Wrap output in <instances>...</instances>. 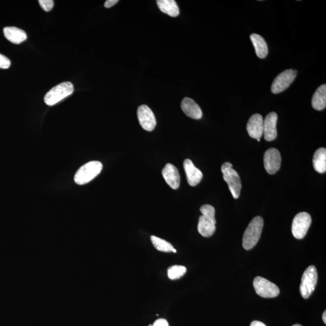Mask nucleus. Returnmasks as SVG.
Returning <instances> with one entry per match:
<instances>
[{
    "instance_id": "8",
    "label": "nucleus",
    "mask_w": 326,
    "mask_h": 326,
    "mask_svg": "<svg viewBox=\"0 0 326 326\" xmlns=\"http://www.w3.org/2000/svg\"><path fill=\"white\" fill-rule=\"evenodd\" d=\"M253 286L256 293L264 298H274L280 294L279 288L277 285L259 276L254 278Z\"/></svg>"
},
{
    "instance_id": "33",
    "label": "nucleus",
    "mask_w": 326,
    "mask_h": 326,
    "mask_svg": "<svg viewBox=\"0 0 326 326\" xmlns=\"http://www.w3.org/2000/svg\"><path fill=\"white\" fill-rule=\"evenodd\" d=\"M149 326H152V325H149Z\"/></svg>"
},
{
    "instance_id": "17",
    "label": "nucleus",
    "mask_w": 326,
    "mask_h": 326,
    "mask_svg": "<svg viewBox=\"0 0 326 326\" xmlns=\"http://www.w3.org/2000/svg\"><path fill=\"white\" fill-rule=\"evenodd\" d=\"M5 37L11 43L19 44L27 39V34L25 31L15 27H6L4 28Z\"/></svg>"
},
{
    "instance_id": "9",
    "label": "nucleus",
    "mask_w": 326,
    "mask_h": 326,
    "mask_svg": "<svg viewBox=\"0 0 326 326\" xmlns=\"http://www.w3.org/2000/svg\"><path fill=\"white\" fill-rule=\"evenodd\" d=\"M297 75L296 70L288 69L284 71L275 78L272 86V92L277 94L287 89L295 80Z\"/></svg>"
},
{
    "instance_id": "20",
    "label": "nucleus",
    "mask_w": 326,
    "mask_h": 326,
    "mask_svg": "<svg viewBox=\"0 0 326 326\" xmlns=\"http://www.w3.org/2000/svg\"><path fill=\"white\" fill-rule=\"evenodd\" d=\"M157 3L162 12L170 17H176L180 14V10L174 0H159Z\"/></svg>"
},
{
    "instance_id": "22",
    "label": "nucleus",
    "mask_w": 326,
    "mask_h": 326,
    "mask_svg": "<svg viewBox=\"0 0 326 326\" xmlns=\"http://www.w3.org/2000/svg\"><path fill=\"white\" fill-rule=\"evenodd\" d=\"M151 239L155 248L160 251L169 252H172V249L174 248L172 244L168 243L164 239L156 237L155 236H152Z\"/></svg>"
},
{
    "instance_id": "2",
    "label": "nucleus",
    "mask_w": 326,
    "mask_h": 326,
    "mask_svg": "<svg viewBox=\"0 0 326 326\" xmlns=\"http://www.w3.org/2000/svg\"><path fill=\"white\" fill-rule=\"evenodd\" d=\"M264 219L260 217H255L249 223L243 236V247L249 250L256 245L261 236Z\"/></svg>"
},
{
    "instance_id": "3",
    "label": "nucleus",
    "mask_w": 326,
    "mask_h": 326,
    "mask_svg": "<svg viewBox=\"0 0 326 326\" xmlns=\"http://www.w3.org/2000/svg\"><path fill=\"white\" fill-rule=\"evenodd\" d=\"M103 165L97 161L89 162L81 167L75 175V181L79 185L87 184L101 172Z\"/></svg>"
},
{
    "instance_id": "19",
    "label": "nucleus",
    "mask_w": 326,
    "mask_h": 326,
    "mask_svg": "<svg viewBox=\"0 0 326 326\" xmlns=\"http://www.w3.org/2000/svg\"><path fill=\"white\" fill-rule=\"evenodd\" d=\"M250 39L256 51L257 56L260 59L265 58L268 54V48L265 39L256 33L252 34L250 35Z\"/></svg>"
},
{
    "instance_id": "13",
    "label": "nucleus",
    "mask_w": 326,
    "mask_h": 326,
    "mask_svg": "<svg viewBox=\"0 0 326 326\" xmlns=\"http://www.w3.org/2000/svg\"><path fill=\"white\" fill-rule=\"evenodd\" d=\"M246 130L251 138L258 139L264 134V119L261 115H252L247 123Z\"/></svg>"
},
{
    "instance_id": "4",
    "label": "nucleus",
    "mask_w": 326,
    "mask_h": 326,
    "mask_svg": "<svg viewBox=\"0 0 326 326\" xmlns=\"http://www.w3.org/2000/svg\"><path fill=\"white\" fill-rule=\"evenodd\" d=\"M233 165L229 162L223 163L221 167L223 180L227 183L231 194L235 199L240 196L242 184L237 172L233 169Z\"/></svg>"
},
{
    "instance_id": "11",
    "label": "nucleus",
    "mask_w": 326,
    "mask_h": 326,
    "mask_svg": "<svg viewBox=\"0 0 326 326\" xmlns=\"http://www.w3.org/2000/svg\"><path fill=\"white\" fill-rule=\"evenodd\" d=\"M137 115L139 123L144 130L152 131L154 130L157 125L156 119L154 112L149 107L145 105L139 107Z\"/></svg>"
},
{
    "instance_id": "5",
    "label": "nucleus",
    "mask_w": 326,
    "mask_h": 326,
    "mask_svg": "<svg viewBox=\"0 0 326 326\" xmlns=\"http://www.w3.org/2000/svg\"><path fill=\"white\" fill-rule=\"evenodd\" d=\"M74 91V86L70 82H65L52 88L44 97V102L49 106L56 105L62 99L71 95Z\"/></svg>"
},
{
    "instance_id": "29",
    "label": "nucleus",
    "mask_w": 326,
    "mask_h": 326,
    "mask_svg": "<svg viewBox=\"0 0 326 326\" xmlns=\"http://www.w3.org/2000/svg\"><path fill=\"white\" fill-rule=\"evenodd\" d=\"M326 312L325 311L324 313H323L322 318H323V322H324L325 323V324H326Z\"/></svg>"
},
{
    "instance_id": "28",
    "label": "nucleus",
    "mask_w": 326,
    "mask_h": 326,
    "mask_svg": "<svg viewBox=\"0 0 326 326\" xmlns=\"http://www.w3.org/2000/svg\"><path fill=\"white\" fill-rule=\"evenodd\" d=\"M250 326H267L264 323L259 322V321H253L251 323Z\"/></svg>"
},
{
    "instance_id": "26",
    "label": "nucleus",
    "mask_w": 326,
    "mask_h": 326,
    "mask_svg": "<svg viewBox=\"0 0 326 326\" xmlns=\"http://www.w3.org/2000/svg\"><path fill=\"white\" fill-rule=\"evenodd\" d=\"M152 326H169V325L166 320L160 319L156 320Z\"/></svg>"
},
{
    "instance_id": "21",
    "label": "nucleus",
    "mask_w": 326,
    "mask_h": 326,
    "mask_svg": "<svg viewBox=\"0 0 326 326\" xmlns=\"http://www.w3.org/2000/svg\"><path fill=\"white\" fill-rule=\"evenodd\" d=\"M313 165L317 172L323 173L326 171V149L321 148L315 152L313 158Z\"/></svg>"
},
{
    "instance_id": "1",
    "label": "nucleus",
    "mask_w": 326,
    "mask_h": 326,
    "mask_svg": "<svg viewBox=\"0 0 326 326\" xmlns=\"http://www.w3.org/2000/svg\"><path fill=\"white\" fill-rule=\"evenodd\" d=\"M202 216L199 218L198 230L199 234L205 238H209L214 235L216 231L215 208L210 205H204L201 207Z\"/></svg>"
},
{
    "instance_id": "25",
    "label": "nucleus",
    "mask_w": 326,
    "mask_h": 326,
    "mask_svg": "<svg viewBox=\"0 0 326 326\" xmlns=\"http://www.w3.org/2000/svg\"><path fill=\"white\" fill-rule=\"evenodd\" d=\"M10 64H11V62H10V59L4 55L0 54V68L7 69L10 67Z\"/></svg>"
},
{
    "instance_id": "15",
    "label": "nucleus",
    "mask_w": 326,
    "mask_h": 326,
    "mask_svg": "<svg viewBox=\"0 0 326 326\" xmlns=\"http://www.w3.org/2000/svg\"><path fill=\"white\" fill-rule=\"evenodd\" d=\"M165 182L173 189H177L180 185V175L174 165L168 163L162 170Z\"/></svg>"
},
{
    "instance_id": "10",
    "label": "nucleus",
    "mask_w": 326,
    "mask_h": 326,
    "mask_svg": "<svg viewBox=\"0 0 326 326\" xmlns=\"http://www.w3.org/2000/svg\"><path fill=\"white\" fill-rule=\"evenodd\" d=\"M264 160L265 169L269 174H274L280 169L282 159L277 149H268L264 154Z\"/></svg>"
},
{
    "instance_id": "23",
    "label": "nucleus",
    "mask_w": 326,
    "mask_h": 326,
    "mask_svg": "<svg viewBox=\"0 0 326 326\" xmlns=\"http://www.w3.org/2000/svg\"><path fill=\"white\" fill-rule=\"evenodd\" d=\"M187 269L185 267L181 265H173L167 270L168 277L170 280L179 279L185 275Z\"/></svg>"
},
{
    "instance_id": "6",
    "label": "nucleus",
    "mask_w": 326,
    "mask_h": 326,
    "mask_svg": "<svg viewBox=\"0 0 326 326\" xmlns=\"http://www.w3.org/2000/svg\"><path fill=\"white\" fill-rule=\"evenodd\" d=\"M318 281V273L316 268L314 265L307 268L301 278L299 292L303 298L308 299L315 291Z\"/></svg>"
},
{
    "instance_id": "16",
    "label": "nucleus",
    "mask_w": 326,
    "mask_h": 326,
    "mask_svg": "<svg viewBox=\"0 0 326 326\" xmlns=\"http://www.w3.org/2000/svg\"><path fill=\"white\" fill-rule=\"evenodd\" d=\"M181 109L186 115L191 119L198 120L202 117L201 108L193 99L186 97L181 102Z\"/></svg>"
},
{
    "instance_id": "31",
    "label": "nucleus",
    "mask_w": 326,
    "mask_h": 326,
    "mask_svg": "<svg viewBox=\"0 0 326 326\" xmlns=\"http://www.w3.org/2000/svg\"><path fill=\"white\" fill-rule=\"evenodd\" d=\"M293 326H302L300 325L297 324V325H293Z\"/></svg>"
},
{
    "instance_id": "32",
    "label": "nucleus",
    "mask_w": 326,
    "mask_h": 326,
    "mask_svg": "<svg viewBox=\"0 0 326 326\" xmlns=\"http://www.w3.org/2000/svg\"><path fill=\"white\" fill-rule=\"evenodd\" d=\"M257 140L258 141H260V138L257 139Z\"/></svg>"
},
{
    "instance_id": "24",
    "label": "nucleus",
    "mask_w": 326,
    "mask_h": 326,
    "mask_svg": "<svg viewBox=\"0 0 326 326\" xmlns=\"http://www.w3.org/2000/svg\"><path fill=\"white\" fill-rule=\"evenodd\" d=\"M39 3L44 11H51L54 6V1L53 0H39Z\"/></svg>"
},
{
    "instance_id": "14",
    "label": "nucleus",
    "mask_w": 326,
    "mask_h": 326,
    "mask_svg": "<svg viewBox=\"0 0 326 326\" xmlns=\"http://www.w3.org/2000/svg\"><path fill=\"white\" fill-rule=\"evenodd\" d=\"M183 165L189 185L192 187L198 185L203 177L201 171L194 166L193 162L189 159L185 160Z\"/></svg>"
},
{
    "instance_id": "7",
    "label": "nucleus",
    "mask_w": 326,
    "mask_h": 326,
    "mask_svg": "<svg viewBox=\"0 0 326 326\" xmlns=\"http://www.w3.org/2000/svg\"><path fill=\"white\" fill-rule=\"evenodd\" d=\"M312 219L311 215L307 212H301L297 214L294 218L292 225V233L294 237L297 239H301L306 235Z\"/></svg>"
},
{
    "instance_id": "12",
    "label": "nucleus",
    "mask_w": 326,
    "mask_h": 326,
    "mask_svg": "<svg viewBox=\"0 0 326 326\" xmlns=\"http://www.w3.org/2000/svg\"><path fill=\"white\" fill-rule=\"evenodd\" d=\"M277 114L274 112L269 113L264 120V134L265 140H274L277 136Z\"/></svg>"
},
{
    "instance_id": "27",
    "label": "nucleus",
    "mask_w": 326,
    "mask_h": 326,
    "mask_svg": "<svg viewBox=\"0 0 326 326\" xmlns=\"http://www.w3.org/2000/svg\"><path fill=\"white\" fill-rule=\"evenodd\" d=\"M118 2H119L118 0H107V1L105 2L104 6L106 8H110L114 6V5L116 4Z\"/></svg>"
},
{
    "instance_id": "18",
    "label": "nucleus",
    "mask_w": 326,
    "mask_h": 326,
    "mask_svg": "<svg viewBox=\"0 0 326 326\" xmlns=\"http://www.w3.org/2000/svg\"><path fill=\"white\" fill-rule=\"evenodd\" d=\"M313 109L317 111H322L326 107V84L319 86L315 91L312 99Z\"/></svg>"
},
{
    "instance_id": "30",
    "label": "nucleus",
    "mask_w": 326,
    "mask_h": 326,
    "mask_svg": "<svg viewBox=\"0 0 326 326\" xmlns=\"http://www.w3.org/2000/svg\"><path fill=\"white\" fill-rule=\"evenodd\" d=\"M172 252H177V250H176V249H175V248H173V249H172Z\"/></svg>"
}]
</instances>
